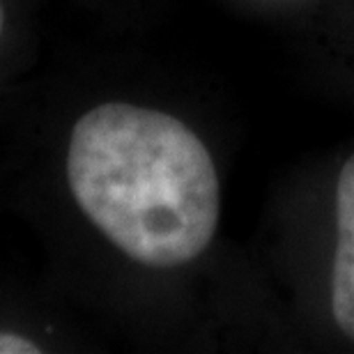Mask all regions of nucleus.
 <instances>
[{
    "label": "nucleus",
    "mask_w": 354,
    "mask_h": 354,
    "mask_svg": "<svg viewBox=\"0 0 354 354\" xmlns=\"http://www.w3.org/2000/svg\"><path fill=\"white\" fill-rule=\"evenodd\" d=\"M67 180L83 214L140 265H187L216 232L214 161L168 113L133 104L90 109L74 124Z\"/></svg>",
    "instance_id": "f257e3e1"
},
{
    "label": "nucleus",
    "mask_w": 354,
    "mask_h": 354,
    "mask_svg": "<svg viewBox=\"0 0 354 354\" xmlns=\"http://www.w3.org/2000/svg\"><path fill=\"white\" fill-rule=\"evenodd\" d=\"M331 310L338 329L354 341V154L336 184V253L331 272Z\"/></svg>",
    "instance_id": "f03ea898"
},
{
    "label": "nucleus",
    "mask_w": 354,
    "mask_h": 354,
    "mask_svg": "<svg viewBox=\"0 0 354 354\" xmlns=\"http://www.w3.org/2000/svg\"><path fill=\"white\" fill-rule=\"evenodd\" d=\"M39 345L19 334L0 331V354H39Z\"/></svg>",
    "instance_id": "7ed1b4c3"
},
{
    "label": "nucleus",
    "mask_w": 354,
    "mask_h": 354,
    "mask_svg": "<svg viewBox=\"0 0 354 354\" xmlns=\"http://www.w3.org/2000/svg\"><path fill=\"white\" fill-rule=\"evenodd\" d=\"M3 26H5V10H3V3H0V35H3Z\"/></svg>",
    "instance_id": "20e7f679"
}]
</instances>
